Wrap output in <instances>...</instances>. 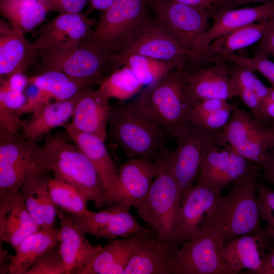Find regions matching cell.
<instances>
[{
    "label": "cell",
    "instance_id": "43",
    "mask_svg": "<svg viewBox=\"0 0 274 274\" xmlns=\"http://www.w3.org/2000/svg\"><path fill=\"white\" fill-rule=\"evenodd\" d=\"M242 63L262 75L274 87V62L268 57L254 52L253 57L244 58Z\"/></svg>",
    "mask_w": 274,
    "mask_h": 274
},
{
    "label": "cell",
    "instance_id": "21",
    "mask_svg": "<svg viewBox=\"0 0 274 274\" xmlns=\"http://www.w3.org/2000/svg\"><path fill=\"white\" fill-rule=\"evenodd\" d=\"M96 23L81 13L60 14L41 28L33 46L38 51L69 47L88 38Z\"/></svg>",
    "mask_w": 274,
    "mask_h": 274
},
{
    "label": "cell",
    "instance_id": "36",
    "mask_svg": "<svg viewBox=\"0 0 274 274\" xmlns=\"http://www.w3.org/2000/svg\"><path fill=\"white\" fill-rule=\"evenodd\" d=\"M99 89L109 98L124 101L139 92L144 86L131 70L123 65L104 78Z\"/></svg>",
    "mask_w": 274,
    "mask_h": 274
},
{
    "label": "cell",
    "instance_id": "47",
    "mask_svg": "<svg viewBox=\"0 0 274 274\" xmlns=\"http://www.w3.org/2000/svg\"><path fill=\"white\" fill-rule=\"evenodd\" d=\"M258 165L263 170L261 178L274 184V146L268 150Z\"/></svg>",
    "mask_w": 274,
    "mask_h": 274
},
{
    "label": "cell",
    "instance_id": "4",
    "mask_svg": "<svg viewBox=\"0 0 274 274\" xmlns=\"http://www.w3.org/2000/svg\"><path fill=\"white\" fill-rule=\"evenodd\" d=\"M148 0H115L101 15L88 38L113 56L135 38L150 17Z\"/></svg>",
    "mask_w": 274,
    "mask_h": 274
},
{
    "label": "cell",
    "instance_id": "53",
    "mask_svg": "<svg viewBox=\"0 0 274 274\" xmlns=\"http://www.w3.org/2000/svg\"><path fill=\"white\" fill-rule=\"evenodd\" d=\"M272 139L274 142V124L268 126Z\"/></svg>",
    "mask_w": 274,
    "mask_h": 274
},
{
    "label": "cell",
    "instance_id": "37",
    "mask_svg": "<svg viewBox=\"0 0 274 274\" xmlns=\"http://www.w3.org/2000/svg\"><path fill=\"white\" fill-rule=\"evenodd\" d=\"M48 187L52 198L60 211L80 216L89 212L87 207L88 199L75 187L55 178H50Z\"/></svg>",
    "mask_w": 274,
    "mask_h": 274
},
{
    "label": "cell",
    "instance_id": "46",
    "mask_svg": "<svg viewBox=\"0 0 274 274\" xmlns=\"http://www.w3.org/2000/svg\"><path fill=\"white\" fill-rule=\"evenodd\" d=\"M254 52L267 57H274V25L268 29L261 40L257 43Z\"/></svg>",
    "mask_w": 274,
    "mask_h": 274
},
{
    "label": "cell",
    "instance_id": "41",
    "mask_svg": "<svg viewBox=\"0 0 274 274\" xmlns=\"http://www.w3.org/2000/svg\"><path fill=\"white\" fill-rule=\"evenodd\" d=\"M232 111V105L227 106L206 116L189 121L193 124L206 129L221 130L229 120Z\"/></svg>",
    "mask_w": 274,
    "mask_h": 274
},
{
    "label": "cell",
    "instance_id": "25",
    "mask_svg": "<svg viewBox=\"0 0 274 274\" xmlns=\"http://www.w3.org/2000/svg\"><path fill=\"white\" fill-rule=\"evenodd\" d=\"M58 216L60 253L70 273L79 274L103 246L92 245L85 233L63 212L58 211Z\"/></svg>",
    "mask_w": 274,
    "mask_h": 274
},
{
    "label": "cell",
    "instance_id": "32",
    "mask_svg": "<svg viewBox=\"0 0 274 274\" xmlns=\"http://www.w3.org/2000/svg\"><path fill=\"white\" fill-rule=\"evenodd\" d=\"M273 25L274 19L264 23H252L235 29L213 41L204 54L226 60L235 52L259 42Z\"/></svg>",
    "mask_w": 274,
    "mask_h": 274
},
{
    "label": "cell",
    "instance_id": "40",
    "mask_svg": "<svg viewBox=\"0 0 274 274\" xmlns=\"http://www.w3.org/2000/svg\"><path fill=\"white\" fill-rule=\"evenodd\" d=\"M257 194L260 218L267 224L264 230L274 247V190L258 182Z\"/></svg>",
    "mask_w": 274,
    "mask_h": 274
},
{
    "label": "cell",
    "instance_id": "27",
    "mask_svg": "<svg viewBox=\"0 0 274 274\" xmlns=\"http://www.w3.org/2000/svg\"><path fill=\"white\" fill-rule=\"evenodd\" d=\"M40 230L27 210L20 190L0 206L1 240L14 249L27 236Z\"/></svg>",
    "mask_w": 274,
    "mask_h": 274
},
{
    "label": "cell",
    "instance_id": "1",
    "mask_svg": "<svg viewBox=\"0 0 274 274\" xmlns=\"http://www.w3.org/2000/svg\"><path fill=\"white\" fill-rule=\"evenodd\" d=\"M258 166L252 163L233 183L228 193L220 199L211 218L209 226L224 244L235 237L262 229L257 194Z\"/></svg>",
    "mask_w": 274,
    "mask_h": 274
},
{
    "label": "cell",
    "instance_id": "19",
    "mask_svg": "<svg viewBox=\"0 0 274 274\" xmlns=\"http://www.w3.org/2000/svg\"><path fill=\"white\" fill-rule=\"evenodd\" d=\"M62 127L96 168L104 185L105 204L122 201L123 195L118 179V169L110 156L105 142L95 136L77 130L70 123Z\"/></svg>",
    "mask_w": 274,
    "mask_h": 274
},
{
    "label": "cell",
    "instance_id": "26",
    "mask_svg": "<svg viewBox=\"0 0 274 274\" xmlns=\"http://www.w3.org/2000/svg\"><path fill=\"white\" fill-rule=\"evenodd\" d=\"M157 162L143 158H131L118 169V179L123 201L136 209L147 195L158 171Z\"/></svg>",
    "mask_w": 274,
    "mask_h": 274
},
{
    "label": "cell",
    "instance_id": "29",
    "mask_svg": "<svg viewBox=\"0 0 274 274\" xmlns=\"http://www.w3.org/2000/svg\"><path fill=\"white\" fill-rule=\"evenodd\" d=\"M81 90L68 99L49 102L35 111L29 119L23 120L21 137L37 139L53 128L64 125L73 116Z\"/></svg>",
    "mask_w": 274,
    "mask_h": 274
},
{
    "label": "cell",
    "instance_id": "8",
    "mask_svg": "<svg viewBox=\"0 0 274 274\" xmlns=\"http://www.w3.org/2000/svg\"><path fill=\"white\" fill-rule=\"evenodd\" d=\"M184 68L170 72L157 83L147 86L131 103L173 136L184 123L189 108L182 93Z\"/></svg>",
    "mask_w": 274,
    "mask_h": 274
},
{
    "label": "cell",
    "instance_id": "12",
    "mask_svg": "<svg viewBox=\"0 0 274 274\" xmlns=\"http://www.w3.org/2000/svg\"><path fill=\"white\" fill-rule=\"evenodd\" d=\"M226 145L238 155L258 164L268 150L274 146L268 126L261 124L244 110L232 105L231 117L221 130L214 146Z\"/></svg>",
    "mask_w": 274,
    "mask_h": 274
},
{
    "label": "cell",
    "instance_id": "14",
    "mask_svg": "<svg viewBox=\"0 0 274 274\" xmlns=\"http://www.w3.org/2000/svg\"><path fill=\"white\" fill-rule=\"evenodd\" d=\"M221 196L197 184L183 194L177 225L170 241L178 247L209 226Z\"/></svg>",
    "mask_w": 274,
    "mask_h": 274
},
{
    "label": "cell",
    "instance_id": "30",
    "mask_svg": "<svg viewBox=\"0 0 274 274\" xmlns=\"http://www.w3.org/2000/svg\"><path fill=\"white\" fill-rule=\"evenodd\" d=\"M59 229L40 230L30 234L15 249L8 273L25 274V272L46 252L59 242Z\"/></svg>",
    "mask_w": 274,
    "mask_h": 274
},
{
    "label": "cell",
    "instance_id": "3",
    "mask_svg": "<svg viewBox=\"0 0 274 274\" xmlns=\"http://www.w3.org/2000/svg\"><path fill=\"white\" fill-rule=\"evenodd\" d=\"M40 156L54 173L55 179L75 187L96 206L105 204L102 180L92 162L77 145L48 133Z\"/></svg>",
    "mask_w": 274,
    "mask_h": 274
},
{
    "label": "cell",
    "instance_id": "28",
    "mask_svg": "<svg viewBox=\"0 0 274 274\" xmlns=\"http://www.w3.org/2000/svg\"><path fill=\"white\" fill-rule=\"evenodd\" d=\"M50 178L45 173L30 177L21 188L27 210L40 229L51 230L58 214V207L49 190Z\"/></svg>",
    "mask_w": 274,
    "mask_h": 274
},
{
    "label": "cell",
    "instance_id": "44",
    "mask_svg": "<svg viewBox=\"0 0 274 274\" xmlns=\"http://www.w3.org/2000/svg\"><path fill=\"white\" fill-rule=\"evenodd\" d=\"M23 91L10 87L4 79H1L0 104L18 111L26 102Z\"/></svg>",
    "mask_w": 274,
    "mask_h": 274
},
{
    "label": "cell",
    "instance_id": "6",
    "mask_svg": "<svg viewBox=\"0 0 274 274\" xmlns=\"http://www.w3.org/2000/svg\"><path fill=\"white\" fill-rule=\"evenodd\" d=\"M36 139L0 134V206L32 176L50 171Z\"/></svg>",
    "mask_w": 274,
    "mask_h": 274
},
{
    "label": "cell",
    "instance_id": "13",
    "mask_svg": "<svg viewBox=\"0 0 274 274\" xmlns=\"http://www.w3.org/2000/svg\"><path fill=\"white\" fill-rule=\"evenodd\" d=\"M148 3L168 33L183 48L193 52L194 42L208 28L212 10L173 0H148Z\"/></svg>",
    "mask_w": 274,
    "mask_h": 274
},
{
    "label": "cell",
    "instance_id": "24",
    "mask_svg": "<svg viewBox=\"0 0 274 274\" xmlns=\"http://www.w3.org/2000/svg\"><path fill=\"white\" fill-rule=\"evenodd\" d=\"M270 242L264 229L252 234L235 237L226 242L223 257L234 274L243 269L257 273L262 266Z\"/></svg>",
    "mask_w": 274,
    "mask_h": 274
},
{
    "label": "cell",
    "instance_id": "33",
    "mask_svg": "<svg viewBox=\"0 0 274 274\" xmlns=\"http://www.w3.org/2000/svg\"><path fill=\"white\" fill-rule=\"evenodd\" d=\"M0 13L24 35L39 25L48 12L41 0H0Z\"/></svg>",
    "mask_w": 274,
    "mask_h": 274
},
{
    "label": "cell",
    "instance_id": "45",
    "mask_svg": "<svg viewBox=\"0 0 274 274\" xmlns=\"http://www.w3.org/2000/svg\"><path fill=\"white\" fill-rule=\"evenodd\" d=\"M48 12H57L59 14L81 13L89 0H41Z\"/></svg>",
    "mask_w": 274,
    "mask_h": 274
},
{
    "label": "cell",
    "instance_id": "20",
    "mask_svg": "<svg viewBox=\"0 0 274 274\" xmlns=\"http://www.w3.org/2000/svg\"><path fill=\"white\" fill-rule=\"evenodd\" d=\"M211 16L213 24L194 42V52L205 55L207 48L216 39L247 25L264 23L274 19V1L254 7L215 12Z\"/></svg>",
    "mask_w": 274,
    "mask_h": 274
},
{
    "label": "cell",
    "instance_id": "39",
    "mask_svg": "<svg viewBox=\"0 0 274 274\" xmlns=\"http://www.w3.org/2000/svg\"><path fill=\"white\" fill-rule=\"evenodd\" d=\"M59 249L55 246L43 254L25 274H69Z\"/></svg>",
    "mask_w": 274,
    "mask_h": 274
},
{
    "label": "cell",
    "instance_id": "2",
    "mask_svg": "<svg viewBox=\"0 0 274 274\" xmlns=\"http://www.w3.org/2000/svg\"><path fill=\"white\" fill-rule=\"evenodd\" d=\"M128 158L154 161L166 149L170 136L153 120L132 103L119 100L112 106L108 134Z\"/></svg>",
    "mask_w": 274,
    "mask_h": 274
},
{
    "label": "cell",
    "instance_id": "48",
    "mask_svg": "<svg viewBox=\"0 0 274 274\" xmlns=\"http://www.w3.org/2000/svg\"><path fill=\"white\" fill-rule=\"evenodd\" d=\"M272 122H274V101L265 98L260 105L257 122L268 126V124Z\"/></svg>",
    "mask_w": 274,
    "mask_h": 274
},
{
    "label": "cell",
    "instance_id": "34",
    "mask_svg": "<svg viewBox=\"0 0 274 274\" xmlns=\"http://www.w3.org/2000/svg\"><path fill=\"white\" fill-rule=\"evenodd\" d=\"M29 84L33 85L49 100L54 98L56 101L68 99L89 85L85 81L54 70L43 71L29 78Z\"/></svg>",
    "mask_w": 274,
    "mask_h": 274
},
{
    "label": "cell",
    "instance_id": "5",
    "mask_svg": "<svg viewBox=\"0 0 274 274\" xmlns=\"http://www.w3.org/2000/svg\"><path fill=\"white\" fill-rule=\"evenodd\" d=\"M165 151L155 160L158 164L157 173L137 210L140 217L153 228L159 237L169 243L177 225L181 197L165 158Z\"/></svg>",
    "mask_w": 274,
    "mask_h": 274
},
{
    "label": "cell",
    "instance_id": "15",
    "mask_svg": "<svg viewBox=\"0 0 274 274\" xmlns=\"http://www.w3.org/2000/svg\"><path fill=\"white\" fill-rule=\"evenodd\" d=\"M225 60L194 73L183 71L182 93L184 102L191 108L209 98L228 100L238 96L236 84L231 79Z\"/></svg>",
    "mask_w": 274,
    "mask_h": 274
},
{
    "label": "cell",
    "instance_id": "16",
    "mask_svg": "<svg viewBox=\"0 0 274 274\" xmlns=\"http://www.w3.org/2000/svg\"><path fill=\"white\" fill-rule=\"evenodd\" d=\"M132 207L125 201L99 212L84 215L66 214L85 233L97 238L116 239L131 237L144 230L130 213Z\"/></svg>",
    "mask_w": 274,
    "mask_h": 274
},
{
    "label": "cell",
    "instance_id": "52",
    "mask_svg": "<svg viewBox=\"0 0 274 274\" xmlns=\"http://www.w3.org/2000/svg\"><path fill=\"white\" fill-rule=\"evenodd\" d=\"M115 0H89L90 6L88 14L93 10H98L102 13L106 10Z\"/></svg>",
    "mask_w": 274,
    "mask_h": 274
},
{
    "label": "cell",
    "instance_id": "22",
    "mask_svg": "<svg viewBox=\"0 0 274 274\" xmlns=\"http://www.w3.org/2000/svg\"><path fill=\"white\" fill-rule=\"evenodd\" d=\"M109 97L100 89H82L70 125L78 131L105 141L112 106Z\"/></svg>",
    "mask_w": 274,
    "mask_h": 274
},
{
    "label": "cell",
    "instance_id": "51",
    "mask_svg": "<svg viewBox=\"0 0 274 274\" xmlns=\"http://www.w3.org/2000/svg\"><path fill=\"white\" fill-rule=\"evenodd\" d=\"M258 274H274V247L267 252Z\"/></svg>",
    "mask_w": 274,
    "mask_h": 274
},
{
    "label": "cell",
    "instance_id": "23",
    "mask_svg": "<svg viewBox=\"0 0 274 274\" xmlns=\"http://www.w3.org/2000/svg\"><path fill=\"white\" fill-rule=\"evenodd\" d=\"M22 32L1 20V79L19 73H24L39 57L38 51Z\"/></svg>",
    "mask_w": 274,
    "mask_h": 274
},
{
    "label": "cell",
    "instance_id": "9",
    "mask_svg": "<svg viewBox=\"0 0 274 274\" xmlns=\"http://www.w3.org/2000/svg\"><path fill=\"white\" fill-rule=\"evenodd\" d=\"M220 131L202 128L187 120L175 130L172 137L176 139L177 147L174 151L167 148L164 155L178 185L181 200L185 192L193 186L201 162L214 146Z\"/></svg>",
    "mask_w": 274,
    "mask_h": 274
},
{
    "label": "cell",
    "instance_id": "11",
    "mask_svg": "<svg viewBox=\"0 0 274 274\" xmlns=\"http://www.w3.org/2000/svg\"><path fill=\"white\" fill-rule=\"evenodd\" d=\"M223 245L209 226L173 249L170 274H234L224 258Z\"/></svg>",
    "mask_w": 274,
    "mask_h": 274
},
{
    "label": "cell",
    "instance_id": "17",
    "mask_svg": "<svg viewBox=\"0 0 274 274\" xmlns=\"http://www.w3.org/2000/svg\"><path fill=\"white\" fill-rule=\"evenodd\" d=\"M253 163L237 154L228 145L212 146L200 166L197 184L218 195L237 179Z\"/></svg>",
    "mask_w": 274,
    "mask_h": 274
},
{
    "label": "cell",
    "instance_id": "38",
    "mask_svg": "<svg viewBox=\"0 0 274 274\" xmlns=\"http://www.w3.org/2000/svg\"><path fill=\"white\" fill-rule=\"evenodd\" d=\"M123 65L129 67L142 84L147 86L157 83L174 70L165 62L140 54L128 56Z\"/></svg>",
    "mask_w": 274,
    "mask_h": 274
},
{
    "label": "cell",
    "instance_id": "35",
    "mask_svg": "<svg viewBox=\"0 0 274 274\" xmlns=\"http://www.w3.org/2000/svg\"><path fill=\"white\" fill-rule=\"evenodd\" d=\"M229 75L236 84L242 101L250 110L257 121L262 100L267 96L269 87L265 86L251 68L242 65L229 66Z\"/></svg>",
    "mask_w": 274,
    "mask_h": 274
},
{
    "label": "cell",
    "instance_id": "18",
    "mask_svg": "<svg viewBox=\"0 0 274 274\" xmlns=\"http://www.w3.org/2000/svg\"><path fill=\"white\" fill-rule=\"evenodd\" d=\"M134 249L124 274H170L174 247L162 241L155 230L132 236Z\"/></svg>",
    "mask_w": 274,
    "mask_h": 274
},
{
    "label": "cell",
    "instance_id": "7",
    "mask_svg": "<svg viewBox=\"0 0 274 274\" xmlns=\"http://www.w3.org/2000/svg\"><path fill=\"white\" fill-rule=\"evenodd\" d=\"M132 54H140L162 61L174 70L184 68L191 59H201L217 63L219 57L189 51L183 48L155 18H150L133 40L109 63L112 71L122 66L125 59Z\"/></svg>",
    "mask_w": 274,
    "mask_h": 274
},
{
    "label": "cell",
    "instance_id": "31",
    "mask_svg": "<svg viewBox=\"0 0 274 274\" xmlns=\"http://www.w3.org/2000/svg\"><path fill=\"white\" fill-rule=\"evenodd\" d=\"M134 246L132 236L111 239L79 274H124Z\"/></svg>",
    "mask_w": 274,
    "mask_h": 274
},
{
    "label": "cell",
    "instance_id": "50",
    "mask_svg": "<svg viewBox=\"0 0 274 274\" xmlns=\"http://www.w3.org/2000/svg\"><path fill=\"white\" fill-rule=\"evenodd\" d=\"M177 2L207 10L225 3L227 0H173Z\"/></svg>",
    "mask_w": 274,
    "mask_h": 274
},
{
    "label": "cell",
    "instance_id": "10",
    "mask_svg": "<svg viewBox=\"0 0 274 274\" xmlns=\"http://www.w3.org/2000/svg\"><path fill=\"white\" fill-rule=\"evenodd\" d=\"M38 54L42 72L60 71L89 85L100 84L102 72L114 57L88 38L67 48L39 50Z\"/></svg>",
    "mask_w": 274,
    "mask_h": 274
},
{
    "label": "cell",
    "instance_id": "42",
    "mask_svg": "<svg viewBox=\"0 0 274 274\" xmlns=\"http://www.w3.org/2000/svg\"><path fill=\"white\" fill-rule=\"evenodd\" d=\"M23 129V121L17 111L0 104V134L19 136Z\"/></svg>",
    "mask_w": 274,
    "mask_h": 274
},
{
    "label": "cell",
    "instance_id": "49",
    "mask_svg": "<svg viewBox=\"0 0 274 274\" xmlns=\"http://www.w3.org/2000/svg\"><path fill=\"white\" fill-rule=\"evenodd\" d=\"M273 1L274 0H227L225 3L214 7L212 10V14L234 9L238 6L254 2H265L266 3Z\"/></svg>",
    "mask_w": 274,
    "mask_h": 274
}]
</instances>
